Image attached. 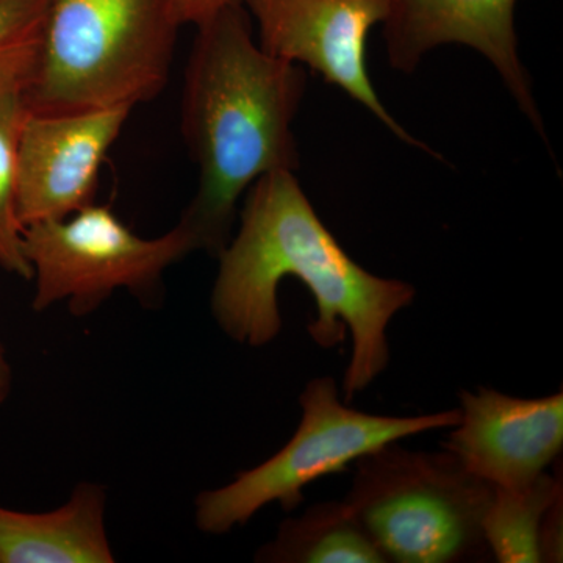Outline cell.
Wrapping results in <instances>:
<instances>
[{
    "label": "cell",
    "instance_id": "obj_1",
    "mask_svg": "<svg viewBox=\"0 0 563 563\" xmlns=\"http://www.w3.org/2000/svg\"><path fill=\"white\" fill-rule=\"evenodd\" d=\"M211 291V313L239 344L263 347L282 331L280 282L296 277L309 288L317 318L307 332L317 346L332 350L351 333L343 376V401L352 402L390 363L387 329L412 306L409 282L385 279L352 261L322 224L292 172L265 174L251 185L242 224L221 251Z\"/></svg>",
    "mask_w": 563,
    "mask_h": 563
},
{
    "label": "cell",
    "instance_id": "obj_8",
    "mask_svg": "<svg viewBox=\"0 0 563 563\" xmlns=\"http://www.w3.org/2000/svg\"><path fill=\"white\" fill-rule=\"evenodd\" d=\"M131 107L33 113L18 144L16 207L22 228L63 220L95 203L99 172Z\"/></svg>",
    "mask_w": 563,
    "mask_h": 563
},
{
    "label": "cell",
    "instance_id": "obj_9",
    "mask_svg": "<svg viewBox=\"0 0 563 563\" xmlns=\"http://www.w3.org/2000/svg\"><path fill=\"white\" fill-rule=\"evenodd\" d=\"M461 420L442 443L466 472L493 488L532 483L563 450V393L515 398L493 388L462 390Z\"/></svg>",
    "mask_w": 563,
    "mask_h": 563
},
{
    "label": "cell",
    "instance_id": "obj_15",
    "mask_svg": "<svg viewBox=\"0 0 563 563\" xmlns=\"http://www.w3.org/2000/svg\"><path fill=\"white\" fill-rule=\"evenodd\" d=\"M46 0H0V84L31 80Z\"/></svg>",
    "mask_w": 563,
    "mask_h": 563
},
{
    "label": "cell",
    "instance_id": "obj_3",
    "mask_svg": "<svg viewBox=\"0 0 563 563\" xmlns=\"http://www.w3.org/2000/svg\"><path fill=\"white\" fill-rule=\"evenodd\" d=\"M181 25L176 0H46L29 111L151 101L168 81Z\"/></svg>",
    "mask_w": 563,
    "mask_h": 563
},
{
    "label": "cell",
    "instance_id": "obj_18",
    "mask_svg": "<svg viewBox=\"0 0 563 563\" xmlns=\"http://www.w3.org/2000/svg\"><path fill=\"white\" fill-rule=\"evenodd\" d=\"M11 388H13V372L7 352L0 344V406L9 399Z\"/></svg>",
    "mask_w": 563,
    "mask_h": 563
},
{
    "label": "cell",
    "instance_id": "obj_17",
    "mask_svg": "<svg viewBox=\"0 0 563 563\" xmlns=\"http://www.w3.org/2000/svg\"><path fill=\"white\" fill-rule=\"evenodd\" d=\"M235 3H242V0H176V9L181 24L199 25Z\"/></svg>",
    "mask_w": 563,
    "mask_h": 563
},
{
    "label": "cell",
    "instance_id": "obj_11",
    "mask_svg": "<svg viewBox=\"0 0 563 563\" xmlns=\"http://www.w3.org/2000/svg\"><path fill=\"white\" fill-rule=\"evenodd\" d=\"M106 510V488L91 483L51 512L0 506V563H113Z\"/></svg>",
    "mask_w": 563,
    "mask_h": 563
},
{
    "label": "cell",
    "instance_id": "obj_5",
    "mask_svg": "<svg viewBox=\"0 0 563 563\" xmlns=\"http://www.w3.org/2000/svg\"><path fill=\"white\" fill-rule=\"evenodd\" d=\"M302 417L290 442L255 468L236 474L224 487L199 493V531L222 536L244 526L263 507L279 503L290 512L303 501V488L342 473L351 463L409 437L451 429L461 410L387 417L352 409L329 376L314 377L299 396Z\"/></svg>",
    "mask_w": 563,
    "mask_h": 563
},
{
    "label": "cell",
    "instance_id": "obj_16",
    "mask_svg": "<svg viewBox=\"0 0 563 563\" xmlns=\"http://www.w3.org/2000/svg\"><path fill=\"white\" fill-rule=\"evenodd\" d=\"M542 562H562V498L548 510L540 529Z\"/></svg>",
    "mask_w": 563,
    "mask_h": 563
},
{
    "label": "cell",
    "instance_id": "obj_13",
    "mask_svg": "<svg viewBox=\"0 0 563 563\" xmlns=\"http://www.w3.org/2000/svg\"><path fill=\"white\" fill-rule=\"evenodd\" d=\"M562 498V479L540 474L523 487L493 488L483 521L485 543L499 563H539L540 529Z\"/></svg>",
    "mask_w": 563,
    "mask_h": 563
},
{
    "label": "cell",
    "instance_id": "obj_12",
    "mask_svg": "<svg viewBox=\"0 0 563 563\" xmlns=\"http://www.w3.org/2000/svg\"><path fill=\"white\" fill-rule=\"evenodd\" d=\"M255 562L385 563L387 559L344 501L317 504L279 526Z\"/></svg>",
    "mask_w": 563,
    "mask_h": 563
},
{
    "label": "cell",
    "instance_id": "obj_6",
    "mask_svg": "<svg viewBox=\"0 0 563 563\" xmlns=\"http://www.w3.org/2000/svg\"><path fill=\"white\" fill-rule=\"evenodd\" d=\"M198 251L184 225L157 239H143L110 207H85L68 218L24 228V252L35 279L33 310L69 302L70 313L87 317L118 288L154 306L163 273Z\"/></svg>",
    "mask_w": 563,
    "mask_h": 563
},
{
    "label": "cell",
    "instance_id": "obj_4",
    "mask_svg": "<svg viewBox=\"0 0 563 563\" xmlns=\"http://www.w3.org/2000/svg\"><path fill=\"white\" fill-rule=\"evenodd\" d=\"M355 463L344 503L387 562L457 563L487 555L483 521L493 487L454 455L396 442Z\"/></svg>",
    "mask_w": 563,
    "mask_h": 563
},
{
    "label": "cell",
    "instance_id": "obj_10",
    "mask_svg": "<svg viewBox=\"0 0 563 563\" xmlns=\"http://www.w3.org/2000/svg\"><path fill=\"white\" fill-rule=\"evenodd\" d=\"M515 3L517 0H395L384 22L388 60L393 68L412 73L429 51L442 44L473 47L490 60L525 117L547 139L531 79L518 57Z\"/></svg>",
    "mask_w": 563,
    "mask_h": 563
},
{
    "label": "cell",
    "instance_id": "obj_2",
    "mask_svg": "<svg viewBox=\"0 0 563 563\" xmlns=\"http://www.w3.org/2000/svg\"><path fill=\"white\" fill-rule=\"evenodd\" d=\"M196 27L181 133L198 165L199 184L179 222L198 251L218 257L232 239L244 191L265 174L299 168L291 124L307 79L299 65L262 49L243 3Z\"/></svg>",
    "mask_w": 563,
    "mask_h": 563
},
{
    "label": "cell",
    "instance_id": "obj_14",
    "mask_svg": "<svg viewBox=\"0 0 563 563\" xmlns=\"http://www.w3.org/2000/svg\"><path fill=\"white\" fill-rule=\"evenodd\" d=\"M27 81L0 84V268L32 280L24 252V228L16 207L18 144L22 122L29 113Z\"/></svg>",
    "mask_w": 563,
    "mask_h": 563
},
{
    "label": "cell",
    "instance_id": "obj_7",
    "mask_svg": "<svg viewBox=\"0 0 563 563\" xmlns=\"http://www.w3.org/2000/svg\"><path fill=\"white\" fill-rule=\"evenodd\" d=\"M393 2L395 0H242L257 24L263 51L282 60L309 66L324 81L342 88L372 111L404 143L431 154V147L413 139L385 110L366 70V38L374 25L390 16Z\"/></svg>",
    "mask_w": 563,
    "mask_h": 563
}]
</instances>
